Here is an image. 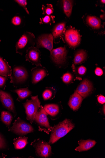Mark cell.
Listing matches in <instances>:
<instances>
[{
  "label": "cell",
  "instance_id": "83f0119b",
  "mask_svg": "<svg viewBox=\"0 0 105 158\" xmlns=\"http://www.w3.org/2000/svg\"><path fill=\"white\" fill-rule=\"evenodd\" d=\"M42 10L43 11V15H51L54 11L53 6L50 4H47L46 6L43 5Z\"/></svg>",
  "mask_w": 105,
  "mask_h": 158
},
{
  "label": "cell",
  "instance_id": "ab89813d",
  "mask_svg": "<svg viewBox=\"0 0 105 158\" xmlns=\"http://www.w3.org/2000/svg\"><path fill=\"white\" fill-rule=\"evenodd\" d=\"M1 40H0V42H1Z\"/></svg>",
  "mask_w": 105,
  "mask_h": 158
},
{
  "label": "cell",
  "instance_id": "d6986e66",
  "mask_svg": "<svg viewBox=\"0 0 105 158\" xmlns=\"http://www.w3.org/2000/svg\"><path fill=\"white\" fill-rule=\"evenodd\" d=\"M12 73V69L8 63L0 57V76L10 77Z\"/></svg>",
  "mask_w": 105,
  "mask_h": 158
},
{
  "label": "cell",
  "instance_id": "cb8c5ba5",
  "mask_svg": "<svg viewBox=\"0 0 105 158\" xmlns=\"http://www.w3.org/2000/svg\"><path fill=\"white\" fill-rule=\"evenodd\" d=\"M63 10L67 18L71 15L73 6V1L70 0H64L62 1Z\"/></svg>",
  "mask_w": 105,
  "mask_h": 158
},
{
  "label": "cell",
  "instance_id": "1f68e13d",
  "mask_svg": "<svg viewBox=\"0 0 105 158\" xmlns=\"http://www.w3.org/2000/svg\"><path fill=\"white\" fill-rule=\"evenodd\" d=\"M21 23V19L18 16H14L12 19V23L14 25L18 26L20 25Z\"/></svg>",
  "mask_w": 105,
  "mask_h": 158
},
{
  "label": "cell",
  "instance_id": "8992f818",
  "mask_svg": "<svg viewBox=\"0 0 105 158\" xmlns=\"http://www.w3.org/2000/svg\"><path fill=\"white\" fill-rule=\"evenodd\" d=\"M40 108L36 114L34 121L39 126L40 130L49 134L51 131V127L47 118V114L42 106Z\"/></svg>",
  "mask_w": 105,
  "mask_h": 158
},
{
  "label": "cell",
  "instance_id": "484cf974",
  "mask_svg": "<svg viewBox=\"0 0 105 158\" xmlns=\"http://www.w3.org/2000/svg\"><path fill=\"white\" fill-rule=\"evenodd\" d=\"M13 119L12 115L9 112L6 111L2 112L1 120L6 126H9L10 125Z\"/></svg>",
  "mask_w": 105,
  "mask_h": 158
},
{
  "label": "cell",
  "instance_id": "9c48e42d",
  "mask_svg": "<svg viewBox=\"0 0 105 158\" xmlns=\"http://www.w3.org/2000/svg\"><path fill=\"white\" fill-rule=\"evenodd\" d=\"M26 60L36 66H42L41 64V52L34 47L29 48L26 52Z\"/></svg>",
  "mask_w": 105,
  "mask_h": 158
},
{
  "label": "cell",
  "instance_id": "836d02e7",
  "mask_svg": "<svg viewBox=\"0 0 105 158\" xmlns=\"http://www.w3.org/2000/svg\"><path fill=\"white\" fill-rule=\"evenodd\" d=\"M6 147L5 140L2 136L0 134V150L5 149Z\"/></svg>",
  "mask_w": 105,
  "mask_h": 158
},
{
  "label": "cell",
  "instance_id": "d6a6232c",
  "mask_svg": "<svg viewBox=\"0 0 105 158\" xmlns=\"http://www.w3.org/2000/svg\"><path fill=\"white\" fill-rule=\"evenodd\" d=\"M7 77L0 76V88H3L5 87V85Z\"/></svg>",
  "mask_w": 105,
  "mask_h": 158
},
{
  "label": "cell",
  "instance_id": "f35d334b",
  "mask_svg": "<svg viewBox=\"0 0 105 158\" xmlns=\"http://www.w3.org/2000/svg\"><path fill=\"white\" fill-rule=\"evenodd\" d=\"M103 108H104L103 109V110H104L103 112H104V114H105V105H104Z\"/></svg>",
  "mask_w": 105,
  "mask_h": 158
},
{
  "label": "cell",
  "instance_id": "f1b7e54d",
  "mask_svg": "<svg viewBox=\"0 0 105 158\" xmlns=\"http://www.w3.org/2000/svg\"><path fill=\"white\" fill-rule=\"evenodd\" d=\"M55 22L54 17L52 15H46L44 17L40 19V24L51 25Z\"/></svg>",
  "mask_w": 105,
  "mask_h": 158
},
{
  "label": "cell",
  "instance_id": "74e56055",
  "mask_svg": "<svg viewBox=\"0 0 105 158\" xmlns=\"http://www.w3.org/2000/svg\"><path fill=\"white\" fill-rule=\"evenodd\" d=\"M105 1L104 0H102V1H100V3L102 5H104Z\"/></svg>",
  "mask_w": 105,
  "mask_h": 158
},
{
  "label": "cell",
  "instance_id": "7c38bea8",
  "mask_svg": "<svg viewBox=\"0 0 105 158\" xmlns=\"http://www.w3.org/2000/svg\"><path fill=\"white\" fill-rule=\"evenodd\" d=\"M0 100L3 106L10 112L14 116H16V111L13 99L10 94L0 90Z\"/></svg>",
  "mask_w": 105,
  "mask_h": 158
},
{
  "label": "cell",
  "instance_id": "e575fe53",
  "mask_svg": "<svg viewBox=\"0 0 105 158\" xmlns=\"http://www.w3.org/2000/svg\"><path fill=\"white\" fill-rule=\"evenodd\" d=\"M95 74L99 76H101L103 75V72L101 69L99 67H97L95 71Z\"/></svg>",
  "mask_w": 105,
  "mask_h": 158
},
{
  "label": "cell",
  "instance_id": "44dd1931",
  "mask_svg": "<svg viewBox=\"0 0 105 158\" xmlns=\"http://www.w3.org/2000/svg\"><path fill=\"white\" fill-rule=\"evenodd\" d=\"M43 108L47 114L53 117L56 116L59 111V107L56 104H47L45 105Z\"/></svg>",
  "mask_w": 105,
  "mask_h": 158
},
{
  "label": "cell",
  "instance_id": "e0dca14e",
  "mask_svg": "<svg viewBox=\"0 0 105 158\" xmlns=\"http://www.w3.org/2000/svg\"><path fill=\"white\" fill-rule=\"evenodd\" d=\"M86 24L95 30H98L102 27L101 22L98 18L88 15L85 19Z\"/></svg>",
  "mask_w": 105,
  "mask_h": 158
},
{
  "label": "cell",
  "instance_id": "603a6c76",
  "mask_svg": "<svg viewBox=\"0 0 105 158\" xmlns=\"http://www.w3.org/2000/svg\"><path fill=\"white\" fill-rule=\"evenodd\" d=\"M28 143V138L26 137H20L14 139V148L16 150L24 148Z\"/></svg>",
  "mask_w": 105,
  "mask_h": 158
},
{
  "label": "cell",
  "instance_id": "4dcf8cb0",
  "mask_svg": "<svg viewBox=\"0 0 105 158\" xmlns=\"http://www.w3.org/2000/svg\"><path fill=\"white\" fill-rule=\"evenodd\" d=\"M14 1L22 7L25 10L27 14L29 15V12L26 7L27 5V2L26 0H16V1Z\"/></svg>",
  "mask_w": 105,
  "mask_h": 158
},
{
  "label": "cell",
  "instance_id": "ffe728a7",
  "mask_svg": "<svg viewBox=\"0 0 105 158\" xmlns=\"http://www.w3.org/2000/svg\"><path fill=\"white\" fill-rule=\"evenodd\" d=\"M87 57L86 51L83 50L78 51L75 54L73 64L77 65L83 63L85 61Z\"/></svg>",
  "mask_w": 105,
  "mask_h": 158
},
{
  "label": "cell",
  "instance_id": "d590c367",
  "mask_svg": "<svg viewBox=\"0 0 105 158\" xmlns=\"http://www.w3.org/2000/svg\"><path fill=\"white\" fill-rule=\"evenodd\" d=\"M98 102L101 104H103L105 102V97L103 95H100L98 97Z\"/></svg>",
  "mask_w": 105,
  "mask_h": 158
},
{
  "label": "cell",
  "instance_id": "60d3db41",
  "mask_svg": "<svg viewBox=\"0 0 105 158\" xmlns=\"http://www.w3.org/2000/svg\"><path fill=\"white\" fill-rule=\"evenodd\" d=\"M0 10H1V9H0Z\"/></svg>",
  "mask_w": 105,
  "mask_h": 158
},
{
  "label": "cell",
  "instance_id": "3957f363",
  "mask_svg": "<svg viewBox=\"0 0 105 158\" xmlns=\"http://www.w3.org/2000/svg\"><path fill=\"white\" fill-rule=\"evenodd\" d=\"M35 36L31 32H26L16 43V52L22 55L29 48L34 47Z\"/></svg>",
  "mask_w": 105,
  "mask_h": 158
},
{
  "label": "cell",
  "instance_id": "277c9868",
  "mask_svg": "<svg viewBox=\"0 0 105 158\" xmlns=\"http://www.w3.org/2000/svg\"><path fill=\"white\" fill-rule=\"evenodd\" d=\"M33 127L29 123L22 120L18 117L9 129V131L18 135L21 136L34 131Z\"/></svg>",
  "mask_w": 105,
  "mask_h": 158
},
{
  "label": "cell",
  "instance_id": "4fadbf2b",
  "mask_svg": "<svg viewBox=\"0 0 105 158\" xmlns=\"http://www.w3.org/2000/svg\"><path fill=\"white\" fill-rule=\"evenodd\" d=\"M93 91L91 82L87 79H84L79 85L75 92L85 98L91 94Z\"/></svg>",
  "mask_w": 105,
  "mask_h": 158
},
{
  "label": "cell",
  "instance_id": "9a60e30c",
  "mask_svg": "<svg viewBox=\"0 0 105 158\" xmlns=\"http://www.w3.org/2000/svg\"><path fill=\"white\" fill-rule=\"evenodd\" d=\"M66 26L65 22L60 23L55 25L53 28L52 35L55 43H58L63 36Z\"/></svg>",
  "mask_w": 105,
  "mask_h": 158
},
{
  "label": "cell",
  "instance_id": "7a4b0ae2",
  "mask_svg": "<svg viewBox=\"0 0 105 158\" xmlns=\"http://www.w3.org/2000/svg\"><path fill=\"white\" fill-rule=\"evenodd\" d=\"M38 97V95L32 96L31 99H27L23 104L25 109L26 119L31 124L34 122L36 114L41 107V103Z\"/></svg>",
  "mask_w": 105,
  "mask_h": 158
},
{
  "label": "cell",
  "instance_id": "4316f807",
  "mask_svg": "<svg viewBox=\"0 0 105 158\" xmlns=\"http://www.w3.org/2000/svg\"><path fill=\"white\" fill-rule=\"evenodd\" d=\"M72 67L74 72L77 76H82L86 73V68L83 66H81L79 67H76L74 64H72Z\"/></svg>",
  "mask_w": 105,
  "mask_h": 158
},
{
  "label": "cell",
  "instance_id": "52a82bcc",
  "mask_svg": "<svg viewBox=\"0 0 105 158\" xmlns=\"http://www.w3.org/2000/svg\"><path fill=\"white\" fill-rule=\"evenodd\" d=\"M65 39L70 47L75 48L80 44L81 36L77 30L70 27L67 29L65 32Z\"/></svg>",
  "mask_w": 105,
  "mask_h": 158
},
{
  "label": "cell",
  "instance_id": "ac0fdd59",
  "mask_svg": "<svg viewBox=\"0 0 105 158\" xmlns=\"http://www.w3.org/2000/svg\"><path fill=\"white\" fill-rule=\"evenodd\" d=\"M96 143V142L94 140H81L79 143V146L75 149V150L79 152L87 151L93 148Z\"/></svg>",
  "mask_w": 105,
  "mask_h": 158
},
{
  "label": "cell",
  "instance_id": "ba28073f",
  "mask_svg": "<svg viewBox=\"0 0 105 158\" xmlns=\"http://www.w3.org/2000/svg\"><path fill=\"white\" fill-rule=\"evenodd\" d=\"M36 152L40 157L47 158L50 156L52 153L51 148L47 142L40 140H38L32 143Z\"/></svg>",
  "mask_w": 105,
  "mask_h": 158
},
{
  "label": "cell",
  "instance_id": "5b68a950",
  "mask_svg": "<svg viewBox=\"0 0 105 158\" xmlns=\"http://www.w3.org/2000/svg\"><path fill=\"white\" fill-rule=\"evenodd\" d=\"M28 73L27 69L24 67H15L12 70L11 76L10 77V82L16 86L24 83L28 80Z\"/></svg>",
  "mask_w": 105,
  "mask_h": 158
},
{
  "label": "cell",
  "instance_id": "5bb4252c",
  "mask_svg": "<svg viewBox=\"0 0 105 158\" xmlns=\"http://www.w3.org/2000/svg\"><path fill=\"white\" fill-rule=\"evenodd\" d=\"M32 83L35 84L48 75V71L45 67L38 66L31 69Z\"/></svg>",
  "mask_w": 105,
  "mask_h": 158
},
{
  "label": "cell",
  "instance_id": "7402d4cb",
  "mask_svg": "<svg viewBox=\"0 0 105 158\" xmlns=\"http://www.w3.org/2000/svg\"><path fill=\"white\" fill-rule=\"evenodd\" d=\"M12 91L17 94L18 98L17 100L19 102L22 101L32 94V92L29 90L28 87L14 90Z\"/></svg>",
  "mask_w": 105,
  "mask_h": 158
},
{
  "label": "cell",
  "instance_id": "8d00e7d4",
  "mask_svg": "<svg viewBox=\"0 0 105 158\" xmlns=\"http://www.w3.org/2000/svg\"><path fill=\"white\" fill-rule=\"evenodd\" d=\"M100 18L102 20H105V12H104L103 14L100 16Z\"/></svg>",
  "mask_w": 105,
  "mask_h": 158
},
{
  "label": "cell",
  "instance_id": "2e32d148",
  "mask_svg": "<svg viewBox=\"0 0 105 158\" xmlns=\"http://www.w3.org/2000/svg\"><path fill=\"white\" fill-rule=\"evenodd\" d=\"M83 99L80 94L75 92L70 98L68 105L73 110H77L80 107Z\"/></svg>",
  "mask_w": 105,
  "mask_h": 158
},
{
  "label": "cell",
  "instance_id": "f546056e",
  "mask_svg": "<svg viewBox=\"0 0 105 158\" xmlns=\"http://www.w3.org/2000/svg\"><path fill=\"white\" fill-rule=\"evenodd\" d=\"M73 78V76L71 73H67L64 74L62 77V79L64 83L69 84L72 81Z\"/></svg>",
  "mask_w": 105,
  "mask_h": 158
},
{
  "label": "cell",
  "instance_id": "30bf717a",
  "mask_svg": "<svg viewBox=\"0 0 105 158\" xmlns=\"http://www.w3.org/2000/svg\"><path fill=\"white\" fill-rule=\"evenodd\" d=\"M50 52L51 59L55 64L60 65L65 62L67 54V51L65 47L52 49Z\"/></svg>",
  "mask_w": 105,
  "mask_h": 158
},
{
  "label": "cell",
  "instance_id": "8fae6325",
  "mask_svg": "<svg viewBox=\"0 0 105 158\" xmlns=\"http://www.w3.org/2000/svg\"><path fill=\"white\" fill-rule=\"evenodd\" d=\"M54 39L52 34H44L39 36L36 40L37 48H44L50 52L53 49Z\"/></svg>",
  "mask_w": 105,
  "mask_h": 158
},
{
  "label": "cell",
  "instance_id": "d4e9b609",
  "mask_svg": "<svg viewBox=\"0 0 105 158\" xmlns=\"http://www.w3.org/2000/svg\"><path fill=\"white\" fill-rule=\"evenodd\" d=\"M56 90L53 88L47 87L43 91L42 96L45 100H51L55 97Z\"/></svg>",
  "mask_w": 105,
  "mask_h": 158
},
{
  "label": "cell",
  "instance_id": "6da1fadb",
  "mask_svg": "<svg viewBox=\"0 0 105 158\" xmlns=\"http://www.w3.org/2000/svg\"><path fill=\"white\" fill-rule=\"evenodd\" d=\"M74 127L71 121L67 119L55 126L52 128L49 143L53 144L56 142L67 135Z\"/></svg>",
  "mask_w": 105,
  "mask_h": 158
}]
</instances>
